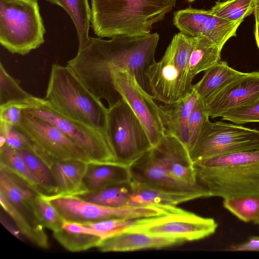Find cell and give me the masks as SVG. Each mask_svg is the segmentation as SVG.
I'll return each mask as SVG.
<instances>
[{"label":"cell","instance_id":"6da1fadb","mask_svg":"<svg viewBox=\"0 0 259 259\" xmlns=\"http://www.w3.org/2000/svg\"><path fill=\"white\" fill-rule=\"evenodd\" d=\"M159 39L156 32L137 37L117 35L109 40L90 37L67 65L96 97L105 100L111 107L121 99L112 77L121 69L128 70L151 95L146 72L155 62Z\"/></svg>","mask_w":259,"mask_h":259},{"label":"cell","instance_id":"7a4b0ae2","mask_svg":"<svg viewBox=\"0 0 259 259\" xmlns=\"http://www.w3.org/2000/svg\"><path fill=\"white\" fill-rule=\"evenodd\" d=\"M177 0H91V27L99 37H137L151 33Z\"/></svg>","mask_w":259,"mask_h":259},{"label":"cell","instance_id":"3957f363","mask_svg":"<svg viewBox=\"0 0 259 259\" xmlns=\"http://www.w3.org/2000/svg\"><path fill=\"white\" fill-rule=\"evenodd\" d=\"M195 166L198 182L211 197L259 196V150L211 157Z\"/></svg>","mask_w":259,"mask_h":259},{"label":"cell","instance_id":"277c9868","mask_svg":"<svg viewBox=\"0 0 259 259\" xmlns=\"http://www.w3.org/2000/svg\"><path fill=\"white\" fill-rule=\"evenodd\" d=\"M44 99L64 115L105 135L108 108L68 65H52Z\"/></svg>","mask_w":259,"mask_h":259},{"label":"cell","instance_id":"5b68a950","mask_svg":"<svg viewBox=\"0 0 259 259\" xmlns=\"http://www.w3.org/2000/svg\"><path fill=\"white\" fill-rule=\"evenodd\" d=\"M194 37L181 32L176 34L161 60L148 68L146 75L151 95L163 104L177 101L192 87L189 73Z\"/></svg>","mask_w":259,"mask_h":259},{"label":"cell","instance_id":"8992f818","mask_svg":"<svg viewBox=\"0 0 259 259\" xmlns=\"http://www.w3.org/2000/svg\"><path fill=\"white\" fill-rule=\"evenodd\" d=\"M46 30L36 0H0V42L25 55L45 42Z\"/></svg>","mask_w":259,"mask_h":259},{"label":"cell","instance_id":"52a82bcc","mask_svg":"<svg viewBox=\"0 0 259 259\" xmlns=\"http://www.w3.org/2000/svg\"><path fill=\"white\" fill-rule=\"evenodd\" d=\"M105 135L116 162L128 166L153 146L143 125L122 98L108 107Z\"/></svg>","mask_w":259,"mask_h":259},{"label":"cell","instance_id":"ba28073f","mask_svg":"<svg viewBox=\"0 0 259 259\" xmlns=\"http://www.w3.org/2000/svg\"><path fill=\"white\" fill-rule=\"evenodd\" d=\"M63 221L76 223L97 222L111 219H140L166 214V206L126 204L102 205L76 196L45 195Z\"/></svg>","mask_w":259,"mask_h":259},{"label":"cell","instance_id":"9c48e42d","mask_svg":"<svg viewBox=\"0 0 259 259\" xmlns=\"http://www.w3.org/2000/svg\"><path fill=\"white\" fill-rule=\"evenodd\" d=\"M257 150L259 130L209 120L189 154L195 164L215 156Z\"/></svg>","mask_w":259,"mask_h":259},{"label":"cell","instance_id":"30bf717a","mask_svg":"<svg viewBox=\"0 0 259 259\" xmlns=\"http://www.w3.org/2000/svg\"><path fill=\"white\" fill-rule=\"evenodd\" d=\"M24 111L60 130L84 150L91 162H116L113 152L104 133L64 115L45 99L38 98L33 107Z\"/></svg>","mask_w":259,"mask_h":259},{"label":"cell","instance_id":"8fae6325","mask_svg":"<svg viewBox=\"0 0 259 259\" xmlns=\"http://www.w3.org/2000/svg\"><path fill=\"white\" fill-rule=\"evenodd\" d=\"M215 221L183 209L158 217L142 218L139 224L125 231L141 232L172 238L183 242L201 240L213 234Z\"/></svg>","mask_w":259,"mask_h":259},{"label":"cell","instance_id":"7c38bea8","mask_svg":"<svg viewBox=\"0 0 259 259\" xmlns=\"http://www.w3.org/2000/svg\"><path fill=\"white\" fill-rule=\"evenodd\" d=\"M15 127L55 160L91 162L84 150L75 142L53 125L24 110L20 123Z\"/></svg>","mask_w":259,"mask_h":259},{"label":"cell","instance_id":"4fadbf2b","mask_svg":"<svg viewBox=\"0 0 259 259\" xmlns=\"http://www.w3.org/2000/svg\"><path fill=\"white\" fill-rule=\"evenodd\" d=\"M115 89L138 118L149 138L152 146L161 141L165 134L153 97L145 91L133 74L126 69L113 74Z\"/></svg>","mask_w":259,"mask_h":259},{"label":"cell","instance_id":"5bb4252c","mask_svg":"<svg viewBox=\"0 0 259 259\" xmlns=\"http://www.w3.org/2000/svg\"><path fill=\"white\" fill-rule=\"evenodd\" d=\"M259 100V72L245 74L205 104L209 117H221L228 111L250 105Z\"/></svg>","mask_w":259,"mask_h":259},{"label":"cell","instance_id":"9a60e30c","mask_svg":"<svg viewBox=\"0 0 259 259\" xmlns=\"http://www.w3.org/2000/svg\"><path fill=\"white\" fill-rule=\"evenodd\" d=\"M131 181L148 186L175 191H195L206 189L201 184H186L173 178L165 168L153 148L128 165Z\"/></svg>","mask_w":259,"mask_h":259},{"label":"cell","instance_id":"2e32d148","mask_svg":"<svg viewBox=\"0 0 259 259\" xmlns=\"http://www.w3.org/2000/svg\"><path fill=\"white\" fill-rule=\"evenodd\" d=\"M152 148L165 168L175 180L192 186L200 184L188 150L177 138L165 135Z\"/></svg>","mask_w":259,"mask_h":259},{"label":"cell","instance_id":"e0dca14e","mask_svg":"<svg viewBox=\"0 0 259 259\" xmlns=\"http://www.w3.org/2000/svg\"><path fill=\"white\" fill-rule=\"evenodd\" d=\"M197 99L198 96L191 87L187 94L177 101L158 105L165 135L177 138L187 150L188 121Z\"/></svg>","mask_w":259,"mask_h":259},{"label":"cell","instance_id":"ac0fdd59","mask_svg":"<svg viewBox=\"0 0 259 259\" xmlns=\"http://www.w3.org/2000/svg\"><path fill=\"white\" fill-rule=\"evenodd\" d=\"M132 193L128 204L176 206L194 199L211 197L207 189L195 191H175L154 188L130 182Z\"/></svg>","mask_w":259,"mask_h":259},{"label":"cell","instance_id":"d6986e66","mask_svg":"<svg viewBox=\"0 0 259 259\" xmlns=\"http://www.w3.org/2000/svg\"><path fill=\"white\" fill-rule=\"evenodd\" d=\"M37 193L17 175L0 167V194L33 224L42 226L37 221L34 210L33 201Z\"/></svg>","mask_w":259,"mask_h":259},{"label":"cell","instance_id":"ffe728a7","mask_svg":"<svg viewBox=\"0 0 259 259\" xmlns=\"http://www.w3.org/2000/svg\"><path fill=\"white\" fill-rule=\"evenodd\" d=\"M183 243L172 238L141 232L125 231L102 240L97 248L103 252H126L146 249H161Z\"/></svg>","mask_w":259,"mask_h":259},{"label":"cell","instance_id":"44dd1931","mask_svg":"<svg viewBox=\"0 0 259 259\" xmlns=\"http://www.w3.org/2000/svg\"><path fill=\"white\" fill-rule=\"evenodd\" d=\"M88 163L78 160H54L50 168L57 187L55 195L77 196L87 193L83 178Z\"/></svg>","mask_w":259,"mask_h":259},{"label":"cell","instance_id":"7402d4cb","mask_svg":"<svg viewBox=\"0 0 259 259\" xmlns=\"http://www.w3.org/2000/svg\"><path fill=\"white\" fill-rule=\"evenodd\" d=\"M244 74L230 67L227 62L220 60L205 71L201 79L192 87L205 104Z\"/></svg>","mask_w":259,"mask_h":259},{"label":"cell","instance_id":"603a6c76","mask_svg":"<svg viewBox=\"0 0 259 259\" xmlns=\"http://www.w3.org/2000/svg\"><path fill=\"white\" fill-rule=\"evenodd\" d=\"M131 182L128 166L117 162L89 163L83 178L88 193Z\"/></svg>","mask_w":259,"mask_h":259},{"label":"cell","instance_id":"cb8c5ba5","mask_svg":"<svg viewBox=\"0 0 259 259\" xmlns=\"http://www.w3.org/2000/svg\"><path fill=\"white\" fill-rule=\"evenodd\" d=\"M221 51L215 43L202 34L194 37V46L189 64V73L191 79L199 73L206 71L221 60Z\"/></svg>","mask_w":259,"mask_h":259},{"label":"cell","instance_id":"d4e9b609","mask_svg":"<svg viewBox=\"0 0 259 259\" xmlns=\"http://www.w3.org/2000/svg\"><path fill=\"white\" fill-rule=\"evenodd\" d=\"M63 8L71 19L76 29L78 48L89 41L91 8L88 0H46Z\"/></svg>","mask_w":259,"mask_h":259},{"label":"cell","instance_id":"484cf974","mask_svg":"<svg viewBox=\"0 0 259 259\" xmlns=\"http://www.w3.org/2000/svg\"><path fill=\"white\" fill-rule=\"evenodd\" d=\"M0 203L2 208L13 220L22 236L40 248L48 249L49 247L48 237L44 227L33 224L20 213L1 194Z\"/></svg>","mask_w":259,"mask_h":259},{"label":"cell","instance_id":"4316f807","mask_svg":"<svg viewBox=\"0 0 259 259\" xmlns=\"http://www.w3.org/2000/svg\"><path fill=\"white\" fill-rule=\"evenodd\" d=\"M16 151L38 181L42 194L55 195L57 191V185L52 170L47 164L32 149Z\"/></svg>","mask_w":259,"mask_h":259},{"label":"cell","instance_id":"83f0119b","mask_svg":"<svg viewBox=\"0 0 259 259\" xmlns=\"http://www.w3.org/2000/svg\"><path fill=\"white\" fill-rule=\"evenodd\" d=\"M210 10L188 8L174 13V25L180 32L189 37L201 34L203 27L212 17Z\"/></svg>","mask_w":259,"mask_h":259},{"label":"cell","instance_id":"f1b7e54d","mask_svg":"<svg viewBox=\"0 0 259 259\" xmlns=\"http://www.w3.org/2000/svg\"><path fill=\"white\" fill-rule=\"evenodd\" d=\"M37 99L38 97L24 90L17 80L7 72L1 62L0 106L10 103H22L29 105L31 108L36 104Z\"/></svg>","mask_w":259,"mask_h":259},{"label":"cell","instance_id":"f546056e","mask_svg":"<svg viewBox=\"0 0 259 259\" xmlns=\"http://www.w3.org/2000/svg\"><path fill=\"white\" fill-rule=\"evenodd\" d=\"M0 166L22 179L38 193L42 194L40 185L17 151L6 145L0 147Z\"/></svg>","mask_w":259,"mask_h":259},{"label":"cell","instance_id":"4dcf8cb0","mask_svg":"<svg viewBox=\"0 0 259 259\" xmlns=\"http://www.w3.org/2000/svg\"><path fill=\"white\" fill-rule=\"evenodd\" d=\"M132 191L130 182L77 196L84 200L102 205L120 206L128 204Z\"/></svg>","mask_w":259,"mask_h":259},{"label":"cell","instance_id":"1f68e13d","mask_svg":"<svg viewBox=\"0 0 259 259\" xmlns=\"http://www.w3.org/2000/svg\"><path fill=\"white\" fill-rule=\"evenodd\" d=\"M255 0H227L217 2L210 10L215 17L230 21H244L253 14Z\"/></svg>","mask_w":259,"mask_h":259},{"label":"cell","instance_id":"d6a6232c","mask_svg":"<svg viewBox=\"0 0 259 259\" xmlns=\"http://www.w3.org/2000/svg\"><path fill=\"white\" fill-rule=\"evenodd\" d=\"M243 21H230L213 16L204 25L201 34L215 43L222 50L226 42L236 36Z\"/></svg>","mask_w":259,"mask_h":259},{"label":"cell","instance_id":"836d02e7","mask_svg":"<svg viewBox=\"0 0 259 259\" xmlns=\"http://www.w3.org/2000/svg\"><path fill=\"white\" fill-rule=\"evenodd\" d=\"M223 207L244 222L259 223V196L224 199Z\"/></svg>","mask_w":259,"mask_h":259},{"label":"cell","instance_id":"e575fe53","mask_svg":"<svg viewBox=\"0 0 259 259\" xmlns=\"http://www.w3.org/2000/svg\"><path fill=\"white\" fill-rule=\"evenodd\" d=\"M53 237L65 249L71 252H79L97 247L102 240L99 237L67 231L63 228L53 232Z\"/></svg>","mask_w":259,"mask_h":259},{"label":"cell","instance_id":"d590c367","mask_svg":"<svg viewBox=\"0 0 259 259\" xmlns=\"http://www.w3.org/2000/svg\"><path fill=\"white\" fill-rule=\"evenodd\" d=\"M33 207L37 221L44 228L53 232L63 228V219L45 194L37 193Z\"/></svg>","mask_w":259,"mask_h":259},{"label":"cell","instance_id":"8d00e7d4","mask_svg":"<svg viewBox=\"0 0 259 259\" xmlns=\"http://www.w3.org/2000/svg\"><path fill=\"white\" fill-rule=\"evenodd\" d=\"M141 219H111L80 224L99 232L103 240L134 227Z\"/></svg>","mask_w":259,"mask_h":259},{"label":"cell","instance_id":"74e56055","mask_svg":"<svg viewBox=\"0 0 259 259\" xmlns=\"http://www.w3.org/2000/svg\"><path fill=\"white\" fill-rule=\"evenodd\" d=\"M209 117L204 103L198 97L188 121V150L193 148Z\"/></svg>","mask_w":259,"mask_h":259},{"label":"cell","instance_id":"f35d334b","mask_svg":"<svg viewBox=\"0 0 259 259\" xmlns=\"http://www.w3.org/2000/svg\"><path fill=\"white\" fill-rule=\"evenodd\" d=\"M221 117L223 120L236 124L259 122V100L250 105L230 110Z\"/></svg>","mask_w":259,"mask_h":259},{"label":"cell","instance_id":"ab89813d","mask_svg":"<svg viewBox=\"0 0 259 259\" xmlns=\"http://www.w3.org/2000/svg\"><path fill=\"white\" fill-rule=\"evenodd\" d=\"M0 136L5 138V145L16 150L32 149V142L15 126L1 121Z\"/></svg>","mask_w":259,"mask_h":259},{"label":"cell","instance_id":"60d3db41","mask_svg":"<svg viewBox=\"0 0 259 259\" xmlns=\"http://www.w3.org/2000/svg\"><path fill=\"white\" fill-rule=\"evenodd\" d=\"M30 108V106L22 103H10L0 106V119L13 126L20 123L23 111Z\"/></svg>","mask_w":259,"mask_h":259},{"label":"cell","instance_id":"b9f144b4","mask_svg":"<svg viewBox=\"0 0 259 259\" xmlns=\"http://www.w3.org/2000/svg\"><path fill=\"white\" fill-rule=\"evenodd\" d=\"M254 18L255 22L254 28V36L257 47L259 49V17L254 16Z\"/></svg>","mask_w":259,"mask_h":259},{"label":"cell","instance_id":"7bdbcfd3","mask_svg":"<svg viewBox=\"0 0 259 259\" xmlns=\"http://www.w3.org/2000/svg\"><path fill=\"white\" fill-rule=\"evenodd\" d=\"M253 14L254 16L259 17V0H255V7Z\"/></svg>","mask_w":259,"mask_h":259},{"label":"cell","instance_id":"ee69618b","mask_svg":"<svg viewBox=\"0 0 259 259\" xmlns=\"http://www.w3.org/2000/svg\"><path fill=\"white\" fill-rule=\"evenodd\" d=\"M186 1H187L189 2H193L195 1V0H186Z\"/></svg>","mask_w":259,"mask_h":259},{"label":"cell","instance_id":"f6af8a7d","mask_svg":"<svg viewBox=\"0 0 259 259\" xmlns=\"http://www.w3.org/2000/svg\"><path fill=\"white\" fill-rule=\"evenodd\" d=\"M258 225H259V223H258Z\"/></svg>","mask_w":259,"mask_h":259}]
</instances>
